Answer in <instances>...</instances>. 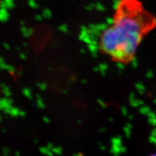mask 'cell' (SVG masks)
<instances>
[{"mask_svg":"<svg viewBox=\"0 0 156 156\" xmlns=\"http://www.w3.org/2000/svg\"><path fill=\"white\" fill-rule=\"evenodd\" d=\"M156 27V17L139 0H119L110 21L94 31L92 40L100 52L112 61L128 64L144 37Z\"/></svg>","mask_w":156,"mask_h":156,"instance_id":"cell-1","label":"cell"},{"mask_svg":"<svg viewBox=\"0 0 156 156\" xmlns=\"http://www.w3.org/2000/svg\"><path fill=\"white\" fill-rule=\"evenodd\" d=\"M152 156H156V154H155V155H152Z\"/></svg>","mask_w":156,"mask_h":156,"instance_id":"cell-2","label":"cell"}]
</instances>
